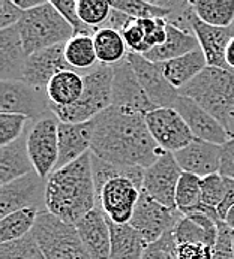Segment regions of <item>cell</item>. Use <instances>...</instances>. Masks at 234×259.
<instances>
[{"instance_id":"cell-46","label":"cell","mask_w":234,"mask_h":259,"mask_svg":"<svg viewBox=\"0 0 234 259\" xmlns=\"http://www.w3.org/2000/svg\"><path fill=\"white\" fill-rule=\"evenodd\" d=\"M132 18L129 15H126L125 12L122 11H117V9H111V14L108 17V20L105 21V24L101 27V29H111V30H116L119 33L123 32V29L128 26V23L131 21Z\"/></svg>"},{"instance_id":"cell-5","label":"cell","mask_w":234,"mask_h":259,"mask_svg":"<svg viewBox=\"0 0 234 259\" xmlns=\"http://www.w3.org/2000/svg\"><path fill=\"white\" fill-rule=\"evenodd\" d=\"M113 66L98 65L90 72L84 74V90L81 98L71 107L50 105L51 112L62 123H87L111 107L113 90Z\"/></svg>"},{"instance_id":"cell-45","label":"cell","mask_w":234,"mask_h":259,"mask_svg":"<svg viewBox=\"0 0 234 259\" xmlns=\"http://www.w3.org/2000/svg\"><path fill=\"white\" fill-rule=\"evenodd\" d=\"M219 174L227 179H234V137L222 146Z\"/></svg>"},{"instance_id":"cell-23","label":"cell","mask_w":234,"mask_h":259,"mask_svg":"<svg viewBox=\"0 0 234 259\" xmlns=\"http://www.w3.org/2000/svg\"><path fill=\"white\" fill-rule=\"evenodd\" d=\"M218 223L204 213L185 214L173 229L177 244H206L213 247L218 238Z\"/></svg>"},{"instance_id":"cell-18","label":"cell","mask_w":234,"mask_h":259,"mask_svg":"<svg viewBox=\"0 0 234 259\" xmlns=\"http://www.w3.org/2000/svg\"><path fill=\"white\" fill-rule=\"evenodd\" d=\"M222 146L197 140L174 153V157L183 172L204 179L212 174H218L221 169Z\"/></svg>"},{"instance_id":"cell-51","label":"cell","mask_w":234,"mask_h":259,"mask_svg":"<svg viewBox=\"0 0 234 259\" xmlns=\"http://www.w3.org/2000/svg\"><path fill=\"white\" fill-rule=\"evenodd\" d=\"M230 134L234 137V108L233 114H231V120H230Z\"/></svg>"},{"instance_id":"cell-41","label":"cell","mask_w":234,"mask_h":259,"mask_svg":"<svg viewBox=\"0 0 234 259\" xmlns=\"http://www.w3.org/2000/svg\"><path fill=\"white\" fill-rule=\"evenodd\" d=\"M122 36L125 39V44L129 50V53L135 54H144L146 53V32L141 24V20H131L128 26L123 29Z\"/></svg>"},{"instance_id":"cell-44","label":"cell","mask_w":234,"mask_h":259,"mask_svg":"<svg viewBox=\"0 0 234 259\" xmlns=\"http://www.w3.org/2000/svg\"><path fill=\"white\" fill-rule=\"evenodd\" d=\"M177 259H213L212 247L206 244H180L177 249Z\"/></svg>"},{"instance_id":"cell-49","label":"cell","mask_w":234,"mask_h":259,"mask_svg":"<svg viewBox=\"0 0 234 259\" xmlns=\"http://www.w3.org/2000/svg\"><path fill=\"white\" fill-rule=\"evenodd\" d=\"M234 29V26H233ZM225 63H227V69L234 72V35L230 39L228 45H227V51H225Z\"/></svg>"},{"instance_id":"cell-25","label":"cell","mask_w":234,"mask_h":259,"mask_svg":"<svg viewBox=\"0 0 234 259\" xmlns=\"http://www.w3.org/2000/svg\"><path fill=\"white\" fill-rule=\"evenodd\" d=\"M198 48H200V44H198V39L194 33L185 32L167 21L165 42L159 47H155L149 53H146L144 57L155 63H164V62L177 59L180 56H185Z\"/></svg>"},{"instance_id":"cell-52","label":"cell","mask_w":234,"mask_h":259,"mask_svg":"<svg viewBox=\"0 0 234 259\" xmlns=\"http://www.w3.org/2000/svg\"><path fill=\"white\" fill-rule=\"evenodd\" d=\"M233 249H234V229H233Z\"/></svg>"},{"instance_id":"cell-19","label":"cell","mask_w":234,"mask_h":259,"mask_svg":"<svg viewBox=\"0 0 234 259\" xmlns=\"http://www.w3.org/2000/svg\"><path fill=\"white\" fill-rule=\"evenodd\" d=\"M78 235L92 259H110L111 229L108 218L101 207H96L75 225Z\"/></svg>"},{"instance_id":"cell-7","label":"cell","mask_w":234,"mask_h":259,"mask_svg":"<svg viewBox=\"0 0 234 259\" xmlns=\"http://www.w3.org/2000/svg\"><path fill=\"white\" fill-rule=\"evenodd\" d=\"M59 118L50 112L32 121L27 131V148L35 171L47 180L59 160Z\"/></svg>"},{"instance_id":"cell-9","label":"cell","mask_w":234,"mask_h":259,"mask_svg":"<svg viewBox=\"0 0 234 259\" xmlns=\"http://www.w3.org/2000/svg\"><path fill=\"white\" fill-rule=\"evenodd\" d=\"M183 214L179 210H171L152 199L143 189L137 202L134 216L129 225L150 244L159 240L165 232L173 231Z\"/></svg>"},{"instance_id":"cell-35","label":"cell","mask_w":234,"mask_h":259,"mask_svg":"<svg viewBox=\"0 0 234 259\" xmlns=\"http://www.w3.org/2000/svg\"><path fill=\"white\" fill-rule=\"evenodd\" d=\"M0 259H45V256L33 232H30L20 240L0 244Z\"/></svg>"},{"instance_id":"cell-29","label":"cell","mask_w":234,"mask_h":259,"mask_svg":"<svg viewBox=\"0 0 234 259\" xmlns=\"http://www.w3.org/2000/svg\"><path fill=\"white\" fill-rule=\"evenodd\" d=\"M93 44L99 65L116 66L129 53L122 33L111 29H99L93 35Z\"/></svg>"},{"instance_id":"cell-34","label":"cell","mask_w":234,"mask_h":259,"mask_svg":"<svg viewBox=\"0 0 234 259\" xmlns=\"http://www.w3.org/2000/svg\"><path fill=\"white\" fill-rule=\"evenodd\" d=\"M201 205V179L183 172L176 190V208L185 216L197 211Z\"/></svg>"},{"instance_id":"cell-42","label":"cell","mask_w":234,"mask_h":259,"mask_svg":"<svg viewBox=\"0 0 234 259\" xmlns=\"http://www.w3.org/2000/svg\"><path fill=\"white\" fill-rule=\"evenodd\" d=\"M213 259H234L233 229L225 222L218 223V238L212 247Z\"/></svg>"},{"instance_id":"cell-27","label":"cell","mask_w":234,"mask_h":259,"mask_svg":"<svg viewBox=\"0 0 234 259\" xmlns=\"http://www.w3.org/2000/svg\"><path fill=\"white\" fill-rule=\"evenodd\" d=\"M84 90V75L77 71H60L51 78L47 87L50 105L71 107L81 98Z\"/></svg>"},{"instance_id":"cell-24","label":"cell","mask_w":234,"mask_h":259,"mask_svg":"<svg viewBox=\"0 0 234 259\" xmlns=\"http://www.w3.org/2000/svg\"><path fill=\"white\" fill-rule=\"evenodd\" d=\"M27 131L17 141L0 148V183L2 185H8L35 171L30 154H29V148H27Z\"/></svg>"},{"instance_id":"cell-38","label":"cell","mask_w":234,"mask_h":259,"mask_svg":"<svg viewBox=\"0 0 234 259\" xmlns=\"http://www.w3.org/2000/svg\"><path fill=\"white\" fill-rule=\"evenodd\" d=\"M225 196V177L218 174L201 179V204L216 208L222 204Z\"/></svg>"},{"instance_id":"cell-4","label":"cell","mask_w":234,"mask_h":259,"mask_svg":"<svg viewBox=\"0 0 234 259\" xmlns=\"http://www.w3.org/2000/svg\"><path fill=\"white\" fill-rule=\"evenodd\" d=\"M17 27L27 57L41 50L66 44L75 36L74 29L54 8L51 0L24 12Z\"/></svg>"},{"instance_id":"cell-20","label":"cell","mask_w":234,"mask_h":259,"mask_svg":"<svg viewBox=\"0 0 234 259\" xmlns=\"http://www.w3.org/2000/svg\"><path fill=\"white\" fill-rule=\"evenodd\" d=\"M95 132V120L87 123H59V160L54 171H59L90 151Z\"/></svg>"},{"instance_id":"cell-6","label":"cell","mask_w":234,"mask_h":259,"mask_svg":"<svg viewBox=\"0 0 234 259\" xmlns=\"http://www.w3.org/2000/svg\"><path fill=\"white\" fill-rule=\"evenodd\" d=\"M32 232L45 259H92L75 225L63 222L48 211L39 213Z\"/></svg>"},{"instance_id":"cell-48","label":"cell","mask_w":234,"mask_h":259,"mask_svg":"<svg viewBox=\"0 0 234 259\" xmlns=\"http://www.w3.org/2000/svg\"><path fill=\"white\" fill-rule=\"evenodd\" d=\"M23 12H27V11H32L35 8H39L41 5H44L47 0H12Z\"/></svg>"},{"instance_id":"cell-32","label":"cell","mask_w":234,"mask_h":259,"mask_svg":"<svg viewBox=\"0 0 234 259\" xmlns=\"http://www.w3.org/2000/svg\"><path fill=\"white\" fill-rule=\"evenodd\" d=\"M39 211L35 208H24L14 211L0 219V244L20 240L29 235L38 219Z\"/></svg>"},{"instance_id":"cell-1","label":"cell","mask_w":234,"mask_h":259,"mask_svg":"<svg viewBox=\"0 0 234 259\" xmlns=\"http://www.w3.org/2000/svg\"><path fill=\"white\" fill-rule=\"evenodd\" d=\"M90 151L114 165L147 169L165 150L156 144L144 114L110 107L95 118Z\"/></svg>"},{"instance_id":"cell-3","label":"cell","mask_w":234,"mask_h":259,"mask_svg":"<svg viewBox=\"0 0 234 259\" xmlns=\"http://www.w3.org/2000/svg\"><path fill=\"white\" fill-rule=\"evenodd\" d=\"M179 95L192 99L230 132L234 108V72L207 66L189 84L182 87Z\"/></svg>"},{"instance_id":"cell-17","label":"cell","mask_w":234,"mask_h":259,"mask_svg":"<svg viewBox=\"0 0 234 259\" xmlns=\"http://www.w3.org/2000/svg\"><path fill=\"white\" fill-rule=\"evenodd\" d=\"M68 69H71V66L65 59V44H62L30 54L27 57L21 81L41 90H47L48 82L54 75Z\"/></svg>"},{"instance_id":"cell-30","label":"cell","mask_w":234,"mask_h":259,"mask_svg":"<svg viewBox=\"0 0 234 259\" xmlns=\"http://www.w3.org/2000/svg\"><path fill=\"white\" fill-rule=\"evenodd\" d=\"M191 6L204 24L221 29L234 26V0H191Z\"/></svg>"},{"instance_id":"cell-43","label":"cell","mask_w":234,"mask_h":259,"mask_svg":"<svg viewBox=\"0 0 234 259\" xmlns=\"http://www.w3.org/2000/svg\"><path fill=\"white\" fill-rule=\"evenodd\" d=\"M24 12L12 0H0V30L18 26Z\"/></svg>"},{"instance_id":"cell-2","label":"cell","mask_w":234,"mask_h":259,"mask_svg":"<svg viewBox=\"0 0 234 259\" xmlns=\"http://www.w3.org/2000/svg\"><path fill=\"white\" fill-rule=\"evenodd\" d=\"M98 207L90 151L54 171L45 186V208L60 221L77 225Z\"/></svg>"},{"instance_id":"cell-28","label":"cell","mask_w":234,"mask_h":259,"mask_svg":"<svg viewBox=\"0 0 234 259\" xmlns=\"http://www.w3.org/2000/svg\"><path fill=\"white\" fill-rule=\"evenodd\" d=\"M111 229V255L110 259H143L147 243L128 223L119 225L108 219Z\"/></svg>"},{"instance_id":"cell-10","label":"cell","mask_w":234,"mask_h":259,"mask_svg":"<svg viewBox=\"0 0 234 259\" xmlns=\"http://www.w3.org/2000/svg\"><path fill=\"white\" fill-rule=\"evenodd\" d=\"M183 171L180 169L174 153L164 151L155 163L144 171L143 190L156 202L167 208H176V190Z\"/></svg>"},{"instance_id":"cell-16","label":"cell","mask_w":234,"mask_h":259,"mask_svg":"<svg viewBox=\"0 0 234 259\" xmlns=\"http://www.w3.org/2000/svg\"><path fill=\"white\" fill-rule=\"evenodd\" d=\"M173 108L182 115L188 127L191 129L194 138L203 140L207 143H213L218 146H224L228 143L233 135L207 111H204L192 99L179 96Z\"/></svg>"},{"instance_id":"cell-8","label":"cell","mask_w":234,"mask_h":259,"mask_svg":"<svg viewBox=\"0 0 234 259\" xmlns=\"http://www.w3.org/2000/svg\"><path fill=\"white\" fill-rule=\"evenodd\" d=\"M0 112L20 114L36 121L51 112L47 90L36 89L24 81H2Z\"/></svg>"},{"instance_id":"cell-39","label":"cell","mask_w":234,"mask_h":259,"mask_svg":"<svg viewBox=\"0 0 234 259\" xmlns=\"http://www.w3.org/2000/svg\"><path fill=\"white\" fill-rule=\"evenodd\" d=\"M54 8L60 12V15L69 23V26L74 29L75 35H84V36H93L98 30L86 26L80 15H78V2L77 0H51Z\"/></svg>"},{"instance_id":"cell-12","label":"cell","mask_w":234,"mask_h":259,"mask_svg":"<svg viewBox=\"0 0 234 259\" xmlns=\"http://www.w3.org/2000/svg\"><path fill=\"white\" fill-rule=\"evenodd\" d=\"M156 144L165 151L177 153L194 141V135L174 108H156L144 115Z\"/></svg>"},{"instance_id":"cell-40","label":"cell","mask_w":234,"mask_h":259,"mask_svg":"<svg viewBox=\"0 0 234 259\" xmlns=\"http://www.w3.org/2000/svg\"><path fill=\"white\" fill-rule=\"evenodd\" d=\"M179 244L174 238L173 231L165 232L155 243L147 244L143 259H177Z\"/></svg>"},{"instance_id":"cell-21","label":"cell","mask_w":234,"mask_h":259,"mask_svg":"<svg viewBox=\"0 0 234 259\" xmlns=\"http://www.w3.org/2000/svg\"><path fill=\"white\" fill-rule=\"evenodd\" d=\"M191 26H192L194 35L198 39L200 48L206 57L207 66L227 69L225 51H227V45H228L230 39L234 35L233 27L221 29V27H213V26L204 24L195 15L194 8H192V15H191Z\"/></svg>"},{"instance_id":"cell-47","label":"cell","mask_w":234,"mask_h":259,"mask_svg":"<svg viewBox=\"0 0 234 259\" xmlns=\"http://www.w3.org/2000/svg\"><path fill=\"white\" fill-rule=\"evenodd\" d=\"M234 207V179H227L225 177V196L222 204L218 207V214L219 218L224 221V218L227 216V213L230 211V208Z\"/></svg>"},{"instance_id":"cell-14","label":"cell","mask_w":234,"mask_h":259,"mask_svg":"<svg viewBox=\"0 0 234 259\" xmlns=\"http://www.w3.org/2000/svg\"><path fill=\"white\" fill-rule=\"evenodd\" d=\"M126 60L132 66L141 87L156 108H173L180 95L179 90L165 78L161 63L150 62L144 56L135 53H128Z\"/></svg>"},{"instance_id":"cell-26","label":"cell","mask_w":234,"mask_h":259,"mask_svg":"<svg viewBox=\"0 0 234 259\" xmlns=\"http://www.w3.org/2000/svg\"><path fill=\"white\" fill-rule=\"evenodd\" d=\"M161 68L168 82L174 89L180 90L207 68V62L201 48H198L185 56L161 63Z\"/></svg>"},{"instance_id":"cell-31","label":"cell","mask_w":234,"mask_h":259,"mask_svg":"<svg viewBox=\"0 0 234 259\" xmlns=\"http://www.w3.org/2000/svg\"><path fill=\"white\" fill-rule=\"evenodd\" d=\"M65 59L71 69L77 72H90L99 62L95 51L93 36L75 35L65 44Z\"/></svg>"},{"instance_id":"cell-33","label":"cell","mask_w":234,"mask_h":259,"mask_svg":"<svg viewBox=\"0 0 234 259\" xmlns=\"http://www.w3.org/2000/svg\"><path fill=\"white\" fill-rule=\"evenodd\" d=\"M111 8L125 12L134 20H155L168 18L171 14L173 2L167 0V6H161L156 2H141V0H110Z\"/></svg>"},{"instance_id":"cell-11","label":"cell","mask_w":234,"mask_h":259,"mask_svg":"<svg viewBox=\"0 0 234 259\" xmlns=\"http://www.w3.org/2000/svg\"><path fill=\"white\" fill-rule=\"evenodd\" d=\"M45 186L47 180L41 179L36 171L0 186V219L24 208L47 211Z\"/></svg>"},{"instance_id":"cell-37","label":"cell","mask_w":234,"mask_h":259,"mask_svg":"<svg viewBox=\"0 0 234 259\" xmlns=\"http://www.w3.org/2000/svg\"><path fill=\"white\" fill-rule=\"evenodd\" d=\"M30 123L32 120L24 115L0 112V146H8L21 138L29 129L27 126Z\"/></svg>"},{"instance_id":"cell-13","label":"cell","mask_w":234,"mask_h":259,"mask_svg":"<svg viewBox=\"0 0 234 259\" xmlns=\"http://www.w3.org/2000/svg\"><path fill=\"white\" fill-rule=\"evenodd\" d=\"M141 186L126 177L110 180L98 195V207L102 208L111 222L128 225L131 222L137 202L141 195Z\"/></svg>"},{"instance_id":"cell-50","label":"cell","mask_w":234,"mask_h":259,"mask_svg":"<svg viewBox=\"0 0 234 259\" xmlns=\"http://www.w3.org/2000/svg\"><path fill=\"white\" fill-rule=\"evenodd\" d=\"M224 222H225V225H228L231 229H234V207L233 208H230V211H228L227 216L224 218Z\"/></svg>"},{"instance_id":"cell-36","label":"cell","mask_w":234,"mask_h":259,"mask_svg":"<svg viewBox=\"0 0 234 259\" xmlns=\"http://www.w3.org/2000/svg\"><path fill=\"white\" fill-rule=\"evenodd\" d=\"M111 5L105 0H80L78 2V15L81 21L92 27L99 30L105 21L108 20L111 14Z\"/></svg>"},{"instance_id":"cell-15","label":"cell","mask_w":234,"mask_h":259,"mask_svg":"<svg viewBox=\"0 0 234 259\" xmlns=\"http://www.w3.org/2000/svg\"><path fill=\"white\" fill-rule=\"evenodd\" d=\"M113 71L114 76L111 90V107H117L126 111L140 112L144 115L156 110L126 59L113 66Z\"/></svg>"},{"instance_id":"cell-22","label":"cell","mask_w":234,"mask_h":259,"mask_svg":"<svg viewBox=\"0 0 234 259\" xmlns=\"http://www.w3.org/2000/svg\"><path fill=\"white\" fill-rule=\"evenodd\" d=\"M27 54L17 26L0 30V78L2 81H21Z\"/></svg>"}]
</instances>
